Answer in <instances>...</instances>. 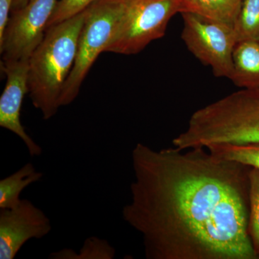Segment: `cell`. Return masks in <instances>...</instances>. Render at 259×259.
Instances as JSON below:
<instances>
[{"label": "cell", "instance_id": "cell-1", "mask_svg": "<svg viewBox=\"0 0 259 259\" xmlns=\"http://www.w3.org/2000/svg\"><path fill=\"white\" fill-rule=\"evenodd\" d=\"M124 221L147 259L258 258L249 233L250 166L206 148L136 144Z\"/></svg>", "mask_w": 259, "mask_h": 259}, {"label": "cell", "instance_id": "cell-2", "mask_svg": "<svg viewBox=\"0 0 259 259\" xmlns=\"http://www.w3.org/2000/svg\"><path fill=\"white\" fill-rule=\"evenodd\" d=\"M255 142H259V88L241 89L193 112L187 128L172 144L186 150Z\"/></svg>", "mask_w": 259, "mask_h": 259}, {"label": "cell", "instance_id": "cell-3", "mask_svg": "<svg viewBox=\"0 0 259 259\" xmlns=\"http://www.w3.org/2000/svg\"><path fill=\"white\" fill-rule=\"evenodd\" d=\"M87 11L48 28L29 59V96L44 120L54 117L61 107V93L74 66Z\"/></svg>", "mask_w": 259, "mask_h": 259}, {"label": "cell", "instance_id": "cell-4", "mask_svg": "<svg viewBox=\"0 0 259 259\" xmlns=\"http://www.w3.org/2000/svg\"><path fill=\"white\" fill-rule=\"evenodd\" d=\"M182 0H124L122 11L105 52L134 55L166 33Z\"/></svg>", "mask_w": 259, "mask_h": 259}, {"label": "cell", "instance_id": "cell-5", "mask_svg": "<svg viewBox=\"0 0 259 259\" xmlns=\"http://www.w3.org/2000/svg\"><path fill=\"white\" fill-rule=\"evenodd\" d=\"M124 0H97L90 5L78 40L77 52L71 74L61 93V107L67 106L80 89L101 53L105 52L122 11Z\"/></svg>", "mask_w": 259, "mask_h": 259}, {"label": "cell", "instance_id": "cell-6", "mask_svg": "<svg viewBox=\"0 0 259 259\" xmlns=\"http://www.w3.org/2000/svg\"><path fill=\"white\" fill-rule=\"evenodd\" d=\"M181 14L184 21L182 39L188 50L209 66L216 77L229 79L237 44L233 28L190 12Z\"/></svg>", "mask_w": 259, "mask_h": 259}, {"label": "cell", "instance_id": "cell-7", "mask_svg": "<svg viewBox=\"0 0 259 259\" xmlns=\"http://www.w3.org/2000/svg\"><path fill=\"white\" fill-rule=\"evenodd\" d=\"M57 3L58 0H30L21 9L12 12L0 38L2 61L30 59L45 36Z\"/></svg>", "mask_w": 259, "mask_h": 259}, {"label": "cell", "instance_id": "cell-8", "mask_svg": "<svg viewBox=\"0 0 259 259\" xmlns=\"http://www.w3.org/2000/svg\"><path fill=\"white\" fill-rule=\"evenodd\" d=\"M51 230V220L29 199H20L11 208L0 209V258H15L27 242L41 239Z\"/></svg>", "mask_w": 259, "mask_h": 259}, {"label": "cell", "instance_id": "cell-9", "mask_svg": "<svg viewBox=\"0 0 259 259\" xmlns=\"http://www.w3.org/2000/svg\"><path fill=\"white\" fill-rule=\"evenodd\" d=\"M1 69L7 81L0 97V126L18 136L30 156H40L42 148L27 134L20 117L24 97L29 93V59L1 61Z\"/></svg>", "mask_w": 259, "mask_h": 259}, {"label": "cell", "instance_id": "cell-10", "mask_svg": "<svg viewBox=\"0 0 259 259\" xmlns=\"http://www.w3.org/2000/svg\"><path fill=\"white\" fill-rule=\"evenodd\" d=\"M229 79L241 89L259 88V41L237 42Z\"/></svg>", "mask_w": 259, "mask_h": 259}, {"label": "cell", "instance_id": "cell-11", "mask_svg": "<svg viewBox=\"0 0 259 259\" xmlns=\"http://www.w3.org/2000/svg\"><path fill=\"white\" fill-rule=\"evenodd\" d=\"M242 0H182V10L211 19L233 28Z\"/></svg>", "mask_w": 259, "mask_h": 259}, {"label": "cell", "instance_id": "cell-12", "mask_svg": "<svg viewBox=\"0 0 259 259\" xmlns=\"http://www.w3.org/2000/svg\"><path fill=\"white\" fill-rule=\"evenodd\" d=\"M42 172L37 171L32 163H28L0 180V209L11 208L20 201V194L25 188L41 180Z\"/></svg>", "mask_w": 259, "mask_h": 259}, {"label": "cell", "instance_id": "cell-13", "mask_svg": "<svg viewBox=\"0 0 259 259\" xmlns=\"http://www.w3.org/2000/svg\"><path fill=\"white\" fill-rule=\"evenodd\" d=\"M116 250L107 240L91 236L83 242L79 251L64 248L53 252L49 255L51 259H113Z\"/></svg>", "mask_w": 259, "mask_h": 259}, {"label": "cell", "instance_id": "cell-14", "mask_svg": "<svg viewBox=\"0 0 259 259\" xmlns=\"http://www.w3.org/2000/svg\"><path fill=\"white\" fill-rule=\"evenodd\" d=\"M218 157L259 169V142L245 144H214L206 147Z\"/></svg>", "mask_w": 259, "mask_h": 259}, {"label": "cell", "instance_id": "cell-15", "mask_svg": "<svg viewBox=\"0 0 259 259\" xmlns=\"http://www.w3.org/2000/svg\"><path fill=\"white\" fill-rule=\"evenodd\" d=\"M233 30L237 42L259 41V0H242Z\"/></svg>", "mask_w": 259, "mask_h": 259}, {"label": "cell", "instance_id": "cell-16", "mask_svg": "<svg viewBox=\"0 0 259 259\" xmlns=\"http://www.w3.org/2000/svg\"><path fill=\"white\" fill-rule=\"evenodd\" d=\"M249 180V221L248 233L257 256L259 254V169L250 167Z\"/></svg>", "mask_w": 259, "mask_h": 259}, {"label": "cell", "instance_id": "cell-17", "mask_svg": "<svg viewBox=\"0 0 259 259\" xmlns=\"http://www.w3.org/2000/svg\"><path fill=\"white\" fill-rule=\"evenodd\" d=\"M96 1L97 0H58L54 13L48 23L47 30L53 25L79 14Z\"/></svg>", "mask_w": 259, "mask_h": 259}, {"label": "cell", "instance_id": "cell-18", "mask_svg": "<svg viewBox=\"0 0 259 259\" xmlns=\"http://www.w3.org/2000/svg\"><path fill=\"white\" fill-rule=\"evenodd\" d=\"M14 0H0V38L4 35Z\"/></svg>", "mask_w": 259, "mask_h": 259}, {"label": "cell", "instance_id": "cell-19", "mask_svg": "<svg viewBox=\"0 0 259 259\" xmlns=\"http://www.w3.org/2000/svg\"><path fill=\"white\" fill-rule=\"evenodd\" d=\"M30 0H14L13 2V8H12V12H14L15 10L21 9L24 6H25L29 3Z\"/></svg>", "mask_w": 259, "mask_h": 259}, {"label": "cell", "instance_id": "cell-20", "mask_svg": "<svg viewBox=\"0 0 259 259\" xmlns=\"http://www.w3.org/2000/svg\"><path fill=\"white\" fill-rule=\"evenodd\" d=\"M258 258H259V254H258Z\"/></svg>", "mask_w": 259, "mask_h": 259}]
</instances>
